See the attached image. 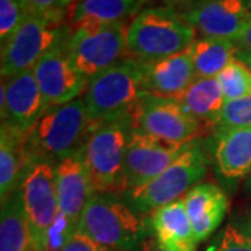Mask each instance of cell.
<instances>
[{"instance_id": "36", "label": "cell", "mask_w": 251, "mask_h": 251, "mask_svg": "<svg viewBox=\"0 0 251 251\" xmlns=\"http://www.w3.org/2000/svg\"><path fill=\"white\" fill-rule=\"evenodd\" d=\"M108 251H113V250H108Z\"/></svg>"}, {"instance_id": "4", "label": "cell", "mask_w": 251, "mask_h": 251, "mask_svg": "<svg viewBox=\"0 0 251 251\" xmlns=\"http://www.w3.org/2000/svg\"><path fill=\"white\" fill-rule=\"evenodd\" d=\"M209 162L204 143L194 140L159 176L141 187L122 193L123 198L138 214L150 215L155 209L180 200L200 184L205 177Z\"/></svg>"}, {"instance_id": "22", "label": "cell", "mask_w": 251, "mask_h": 251, "mask_svg": "<svg viewBox=\"0 0 251 251\" xmlns=\"http://www.w3.org/2000/svg\"><path fill=\"white\" fill-rule=\"evenodd\" d=\"M0 251H31V236L20 184L1 204Z\"/></svg>"}, {"instance_id": "1", "label": "cell", "mask_w": 251, "mask_h": 251, "mask_svg": "<svg viewBox=\"0 0 251 251\" xmlns=\"http://www.w3.org/2000/svg\"><path fill=\"white\" fill-rule=\"evenodd\" d=\"M95 123L88 116L84 99L52 106L24 137V165L38 161L57 163L81 150Z\"/></svg>"}, {"instance_id": "11", "label": "cell", "mask_w": 251, "mask_h": 251, "mask_svg": "<svg viewBox=\"0 0 251 251\" xmlns=\"http://www.w3.org/2000/svg\"><path fill=\"white\" fill-rule=\"evenodd\" d=\"M70 35L72 31L67 29L32 67L48 109L77 99L82 91H87L90 82L73 64L69 50Z\"/></svg>"}, {"instance_id": "7", "label": "cell", "mask_w": 251, "mask_h": 251, "mask_svg": "<svg viewBox=\"0 0 251 251\" xmlns=\"http://www.w3.org/2000/svg\"><path fill=\"white\" fill-rule=\"evenodd\" d=\"M127 28L126 21L112 24L84 21L74 25L69 39L70 57L87 80L122 60L127 52Z\"/></svg>"}, {"instance_id": "35", "label": "cell", "mask_w": 251, "mask_h": 251, "mask_svg": "<svg viewBox=\"0 0 251 251\" xmlns=\"http://www.w3.org/2000/svg\"><path fill=\"white\" fill-rule=\"evenodd\" d=\"M246 193L251 196V173L249 175V177L246 179Z\"/></svg>"}, {"instance_id": "18", "label": "cell", "mask_w": 251, "mask_h": 251, "mask_svg": "<svg viewBox=\"0 0 251 251\" xmlns=\"http://www.w3.org/2000/svg\"><path fill=\"white\" fill-rule=\"evenodd\" d=\"M184 204L197 243L206 240L221 226L229 208L225 190L215 183H200L184 196Z\"/></svg>"}, {"instance_id": "31", "label": "cell", "mask_w": 251, "mask_h": 251, "mask_svg": "<svg viewBox=\"0 0 251 251\" xmlns=\"http://www.w3.org/2000/svg\"><path fill=\"white\" fill-rule=\"evenodd\" d=\"M236 45H237L239 49L251 52V0H250V16H249L247 25H246L244 31L242 32V35L237 38Z\"/></svg>"}, {"instance_id": "10", "label": "cell", "mask_w": 251, "mask_h": 251, "mask_svg": "<svg viewBox=\"0 0 251 251\" xmlns=\"http://www.w3.org/2000/svg\"><path fill=\"white\" fill-rule=\"evenodd\" d=\"M204 123L191 116L175 98L145 94L133 115V130L165 143L184 145L204 133Z\"/></svg>"}, {"instance_id": "30", "label": "cell", "mask_w": 251, "mask_h": 251, "mask_svg": "<svg viewBox=\"0 0 251 251\" xmlns=\"http://www.w3.org/2000/svg\"><path fill=\"white\" fill-rule=\"evenodd\" d=\"M31 13L62 16L66 0H24Z\"/></svg>"}, {"instance_id": "32", "label": "cell", "mask_w": 251, "mask_h": 251, "mask_svg": "<svg viewBox=\"0 0 251 251\" xmlns=\"http://www.w3.org/2000/svg\"><path fill=\"white\" fill-rule=\"evenodd\" d=\"M143 251H169V250H166L163 246H161L155 237H150V239L147 240V243L144 244Z\"/></svg>"}, {"instance_id": "6", "label": "cell", "mask_w": 251, "mask_h": 251, "mask_svg": "<svg viewBox=\"0 0 251 251\" xmlns=\"http://www.w3.org/2000/svg\"><path fill=\"white\" fill-rule=\"evenodd\" d=\"M133 131L130 122L94 126L84 145V155L95 193H123L125 158Z\"/></svg>"}, {"instance_id": "24", "label": "cell", "mask_w": 251, "mask_h": 251, "mask_svg": "<svg viewBox=\"0 0 251 251\" xmlns=\"http://www.w3.org/2000/svg\"><path fill=\"white\" fill-rule=\"evenodd\" d=\"M137 0H78L73 10L72 23L77 25L84 21L120 23L137 11Z\"/></svg>"}, {"instance_id": "20", "label": "cell", "mask_w": 251, "mask_h": 251, "mask_svg": "<svg viewBox=\"0 0 251 251\" xmlns=\"http://www.w3.org/2000/svg\"><path fill=\"white\" fill-rule=\"evenodd\" d=\"M191 116L204 125L216 127L225 106V97L218 78L197 77L187 90L175 97Z\"/></svg>"}, {"instance_id": "23", "label": "cell", "mask_w": 251, "mask_h": 251, "mask_svg": "<svg viewBox=\"0 0 251 251\" xmlns=\"http://www.w3.org/2000/svg\"><path fill=\"white\" fill-rule=\"evenodd\" d=\"M234 41L224 38H201L188 48L197 77L215 78L233 62L237 53Z\"/></svg>"}, {"instance_id": "8", "label": "cell", "mask_w": 251, "mask_h": 251, "mask_svg": "<svg viewBox=\"0 0 251 251\" xmlns=\"http://www.w3.org/2000/svg\"><path fill=\"white\" fill-rule=\"evenodd\" d=\"M54 169V162H34L25 168L20 181L31 236V251H49L50 234L60 215Z\"/></svg>"}, {"instance_id": "34", "label": "cell", "mask_w": 251, "mask_h": 251, "mask_svg": "<svg viewBox=\"0 0 251 251\" xmlns=\"http://www.w3.org/2000/svg\"><path fill=\"white\" fill-rule=\"evenodd\" d=\"M236 59H239L240 62L244 63V64L251 70V52H249V50H243V49H237Z\"/></svg>"}, {"instance_id": "28", "label": "cell", "mask_w": 251, "mask_h": 251, "mask_svg": "<svg viewBox=\"0 0 251 251\" xmlns=\"http://www.w3.org/2000/svg\"><path fill=\"white\" fill-rule=\"evenodd\" d=\"M206 251H251V239L243 233L239 226L227 225Z\"/></svg>"}, {"instance_id": "26", "label": "cell", "mask_w": 251, "mask_h": 251, "mask_svg": "<svg viewBox=\"0 0 251 251\" xmlns=\"http://www.w3.org/2000/svg\"><path fill=\"white\" fill-rule=\"evenodd\" d=\"M31 11L24 0H0V39L4 42Z\"/></svg>"}, {"instance_id": "21", "label": "cell", "mask_w": 251, "mask_h": 251, "mask_svg": "<svg viewBox=\"0 0 251 251\" xmlns=\"http://www.w3.org/2000/svg\"><path fill=\"white\" fill-rule=\"evenodd\" d=\"M25 134L7 122L0 130V200L1 204L18 187L25 171L23 144Z\"/></svg>"}, {"instance_id": "3", "label": "cell", "mask_w": 251, "mask_h": 251, "mask_svg": "<svg viewBox=\"0 0 251 251\" xmlns=\"http://www.w3.org/2000/svg\"><path fill=\"white\" fill-rule=\"evenodd\" d=\"M141 60L122 59L91 78L84 103L92 123L130 122L145 95Z\"/></svg>"}, {"instance_id": "33", "label": "cell", "mask_w": 251, "mask_h": 251, "mask_svg": "<svg viewBox=\"0 0 251 251\" xmlns=\"http://www.w3.org/2000/svg\"><path fill=\"white\" fill-rule=\"evenodd\" d=\"M239 227H240V230H242L243 233L246 234V236H249L251 239V209L249 211V214L246 215V218L242 221V224L239 225Z\"/></svg>"}, {"instance_id": "12", "label": "cell", "mask_w": 251, "mask_h": 251, "mask_svg": "<svg viewBox=\"0 0 251 251\" xmlns=\"http://www.w3.org/2000/svg\"><path fill=\"white\" fill-rule=\"evenodd\" d=\"M188 144L175 145L138 130H133L126 150L123 193L141 187L159 176L171 163L177 159Z\"/></svg>"}, {"instance_id": "29", "label": "cell", "mask_w": 251, "mask_h": 251, "mask_svg": "<svg viewBox=\"0 0 251 251\" xmlns=\"http://www.w3.org/2000/svg\"><path fill=\"white\" fill-rule=\"evenodd\" d=\"M57 251H108V249H103L87 234L77 230Z\"/></svg>"}, {"instance_id": "15", "label": "cell", "mask_w": 251, "mask_h": 251, "mask_svg": "<svg viewBox=\"0 0 251 251\" xmlns=\"http://www.w3.org/2000/svg\"><path fill=\"white\" fill-rule=\"evenodd\" d=\"M209 151L216 177L233 190L251 173V127H215Z\"/></svg>"}, {"instance_id": "17", "label": "cell", "mask_w": 251, "mask_h": 251, "mask_svg": "<svg viewBox=\"0 0 251 251\" xmlns=\"http://www.w3.org/2000/svg\"><path fill=\"white\" fill-rule=\"evenodd\" d=\"M144 87L147 94L175 98L186 91L197 78L190 50L165 59L143 62Z\"/></svg>"}, {"instance_id": "13", "label": "cell", "mask_w": 251, "mask_h": 251, "mask_svg": "<svg viewBox=\"0 0 251 251\" xmlns=\"http://www.w3.org/2000/svg\"><path fill=\"white\" fill-rule=\"evenodd\" d=\"M54 183L60 211L59 216L64 219L73 232H77L81 215L95 194L85 162L84 147L56 163Z\"/></svg>"}, {"instance_id": "9", "label": "cell", "mask_w": 251, "mask_h": 251, "mask_svg": "<svg viewBox=\"0 0 251 251\" xmlns=\"http://www.w3.org/2000/svg\"><path fill=\"white\" fill-rule=\"evenodd\" d=\"M67 29L62 16L29 13L21 25L1 42V78L31 70Z\"/></svg>"}, {"instance_id": "5", "label": "cell", "mask_w": 251, "mask_h": 251, "mask_svg": "<svg viewBox=\"0 0 251 251\" xmlns=\"http://www.w3.org/2000/svg\"><path fill=\"white\" fill-rule=\"evenodd\" d=\"M196 41V29L184 16L168 7L140 11L127 28V52L151 62L187 50Z\"/></svg>"}, {"instance_id": "27", "label": "cell", "mask_w": 251, "mask_h": 251, "mask_svg": "<svg viewBox=\"0 0 251 251\" xmlns=\"http://www.w3.org/2000/svg\"><path fill=\"white\" fill-rule=\"evenodd\" d=\"M216 127H251V95L226 102Z\"/></svg>"}, {"instance_id": "16", "label": "cell", "mask_w": 251, "mask_h": 251, "mask_svg": "<svg viewBox=\"0 0 251 251\" xmlns=\"http://www.w3.org/2000/svg\"><path fill=\"white\" fill-rule=\"evenodd\" d=\"M250 1L247 0H198L184 17L205 38L237 41L247 25Z\"/></svg>"}, {"instance_id": "19", "label": "cell", "mask_w": 251, "mask_h": 251, "mask_svg": "<svg viewBox=\"0 0 251 251\" xmlns=\"http://www.w3.org/2000/svg\"><path fill=\"white\" fill-rule=\"evenodd\" d=\"M153 237L169 251H196L197 240L188 218L184 198L150 214Z\"/></svg>"}, {"instance_id": "2", "label": "cell", "mask_w": 251, "mask_h": 251, "mask_svg": "<svg viewBox=\"0 0 251 251\" xmlns=\"http://www.w3.org/2000/svg\"><path fill=\"white\" fill-rule=\"evenodd\" d=\"M77 230L113 251H143L152 236L150 218L138 214L115 193H95L81 215Z\"/></svg>"}, {"instance_id": "14", "label": "cell", "mask_w": 251, "mask_h": 251, "mask_svg": "<svg viewBox=\"0 0 251 251\" xmlns=\"http://www.w3.org/2000/svg\"><path fill=\"white\" fill-rule=\"evenodd\" d=\"M45 110L48 108L32 69L10 78H1V122H7L21 133L27 134Z\"/></svg>"}, {"instance_id": "25", "label": "cell", "mask_w": 251, "mask_h": 251, "mask_svg": "<svg viewBox=\"0 0 251 251\" xmlns=\"http://www.w3.org/2000/svg\"><path fill=\"white\" fill-rule=\"evenodd\" d=\"M216 78L224 91L225 102L251 95V70L239 59H234Z\"/></svg>"}]
</instances>
